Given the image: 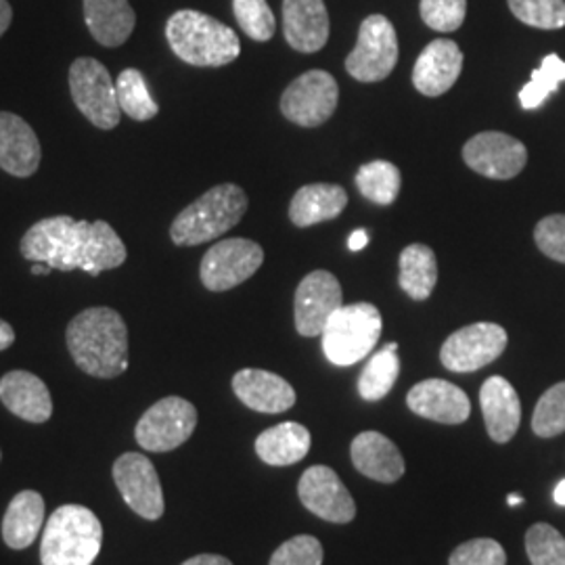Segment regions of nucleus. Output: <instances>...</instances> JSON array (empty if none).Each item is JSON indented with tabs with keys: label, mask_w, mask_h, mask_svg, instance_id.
Listing matches in <instances>:
<instances>
[{
	"label": "nucleus",
	"mask_w": 565,
	"mask_h": 565,
	"mask_svg": "<svg viewBox=\"0 0 565 565\" xmlns=\"http://www.w3.org/2000/svg\"><path fill=\"white\" fill-rule=\"evenodd\" d=\"M323 545L310 534H300L282 543L268 565H323Z\"/></svg>",
	"instance_id": "39"
},
{
	"label": "nucleus",
	"mask_w": 565,
	"mask_h": 565,
	"mask_svg": "<svg viewBox=\"0 0 565 565\" xmlns=\"http://www.w3.org/2000/svg\"><path fill=\"white\" fill-rule=\"evenodd\" d=\"M343 306L342 285L329 270L306 275L296 289V329L303 338H317Z\"/></svg>",
	"instance_id": "16"
},
{
	"label": "nucleus",
	"mask_w": 565,
	"mask_h": 565,
	"mask_svg": "<svg viewBox=\"0 0 565 565\" xmlns=\"http://www.w3.org/2000/svg\"><path fill=\"white\" fill-rule=\"evenodd\" d=\"M0 401L30 424H44L53 415V398L41 377L28 371H11L0 380Z\"/></svg>",
	"instance_id": "24"
},
{
	"label": "nucleus",
	"mask_w": 565,
	"mask_h": 565,
	"mask_svg": "<svg viewBox=\"0 0 565 565\" xmlns=\"http://www.w3.org/2000/svg\"><path fill=\"white\" fill-rule=\"evenodd\" d=\"M116 93H118L121 114H126L132 120H153L160 114V107L153 102L145 76L135 67L124 70L118 76Z\"/></svg>",
	"instance_id": "32"
},
{
	"label": "nucleus",
	"mask_w": 565,
	"mask_h": 565,
	"mask_svg": "<svg viewBox=\"0 0 565 565\" xmlns=\"http://www.w3.org/2000/svg\"><path fill=\"white\" fill-rule=\"evenodd\" d=\"M507 331L497 323L467 324L455 331L440 350V361L452 373H473L505 352Z\"/></svg>",
	"instance_id": "12"
},
{
	"label": "nucleus",
	"mask_w": 565,
	"mask_h": 565,
	"mask_svg": "<svg viewBox=\"0 0 565 565\" xmlns=\"http://www.w3.org/2000/svg\"><path fill=\"white\" fill-rule=\"evenodd\" d=\"M366 243H369V233H366L364 228H359V231H354V233L350 235L348 249H350V252H361V249L366 247Z\"/></svg>",
	"instance_id": "44"
},
{
	"label": "nucleus",
	"mask_w": 565,
	"mask_h": 565,
	"mask_svg": "<svg viewBox=\"0 0 565 565\" xmlns=\"http://www.w3.org/2000/svg\"><path fill=\"white\" fill-rule=\"evenodd\" d=\"M233 392L252 411L268 415L285 413L296 404V390L291 384L263 369H242L235 373Z\"/></svg>",
	"instance_id": "21"
},
{
	"label": "nucleus",
	"mask_w": 565,
	"mask_h": 565,
	"mask_svg": "<svg viewBox=\"0 0 565 565\" xmlns=\"http://www.w3.org/2000/svg\"><path fill=\"white\" fill-rule=\"evenodd\" d=\"M398 34L384 15H369L361 23L359 42L345 60V72L359 82H382L398 63Z\"/></svg>",
	"instance_id": "8"
},
{
	"label": "nucleus",
	"mask_w": 565,
	"mask_h": 565,
	"mask_svg": "<svg viewBox=\"0 0 565 565\" xmlns=\"http://www.w3.org/2000/svg\"><path fill=\"white\" fill-rule=\"evenodd\" d=\"M15 343V329L0 319V352Z\"/></svg>",
	"instance_id": "43"
},
{
	"label": "nucleus",
	"mask_w": 565,
	"mask_h": 565,
	"mask_svg": "<svg viewBox=\"0 0 565 565\" xmlns=\"http://www.w3.org/2000/svg\"><path fill=\"white\" fill-rule=\"evenodd\" d=\"M298 494L302 505L324 522L350 524L356 518V503L350 490L327 465H315L303 471Z\"/></svg>",
	"instance_id": "15"
},
{
	"label": "nucleus",
	"mask_w": 565,
	"mask_h": 565,
	"mask_svg": "<svg viewBox=\"0 0 565 565\" xmlns=\"http://www.w3.org/2000/svg\"><path fill=\"white\" fill-rule=\"evenodd\" d=\"M463 160L473 172L492 181L515 179L527 163V149L515 137L488 130L465 142Z\"/></svg>",
	"instance_id": "13"
},
{
	"label": "nucleus",
	"mask_w": 565,
	"mask_h": 565,
	"mask_svg": "<svg viewBox=\"0 0 565 565\" xmlns=\"http://www.w3.org/2000/svg\"><path fill=\"white\" fill-rule=\"evenodd\" d=\"M398 282L411 300L415 302L427 300L434 294V287L438 282L436 252L424 243H411L408 247H404L401 254Z\"/></svg>",
	"instance_id": "29"
},
{
	"label": "nucleus",
	"mask_w": 565,
	"mask_h": 565,
	"mask_svg": "<svg viewBox=\"0 0 565 565\" xmlns=\"http://www.w3.org/2000/svg\"><path fill=\"white\" fill-rule=\"evenodd\" d=\"M310 431L300 424H287L268 427L256 438V452L264 463L273 467H287L302 461L310 452Z\"/></svg>",
	"instance_id": "28"
},
{
	"label": "nucleus",
	"mask_w": 565,
	"mask_h": 565,
	"mask_svg": "<svg viewBox=\"0 0 565 565\" xmlns=\"http://www.w3.org/2000/svg\"><path fill=\"white\" fill-rule=\"evenodd\" d=\"M53 268L49 266V264H42V263H34L32 264V273L34 275H49Z\"/></svg>",
	"instance_id": "47"
},
{
	"label": "nucleus",
	"mask_w": 565,
	"mask_h": 565,
	"mask_svg": "<svg viewBox=\"0 0 565 565\" xmlns=\"http://www.w3.org/2000/svg\"><path fill=\"white\" fill-rule=\"evenodd\" d=\"M565 82V61L551 53L546 55L541 67L532 72V81L520 93V103L524 109H539L543 103L557 93L559 84Z\"/></svg>",
	"instance_id": "33"
},
{
	"label": "nucleus",
	"mask_w": 565,
	"mask_h": 565,
	"mask_svg": "<svg viewBox=\"0 0 565 565\" xmlns=\"http://www.w3.org/2000/svg\"><path fill=\"white\" fill-rule=\"evenodd\" d=\"M450 565H507L503 546L492 539H473L457 546L450 555Z\"/></svg>",
	"instance_id": "40"
},
{
	"label": "nucleus",
	"mask_w": 565,
	"mask_h": 565,
	"mask_svg": "<svg viewBox=\"0 0 565 565\" xmlns=\"http://www.w3.org/2000/svg\"><path fill=\"white\" fill-rule=\"evenodd\" d=\"M534 242L546 258L565 264V214H551L536 224Z\"/></svg>",
	"instance_id": "41"
},
{
	"label": "nucleus",
	"mask_w": 565,
	"mask_h": 565,
	"mask_svg": "<svg viewBox=\"0 0 565 565\" xmlns=\"http://www.w3.org/2000/svg\"><path fill=\"white\" fill-rule=\"evenodd\" d=\"M84 20L93 39L116 49L135 32L137 15L128 0H84Z\"/></svg>",
	"instance_id": "25"
},
{
	"label": "nucleus",
	"mask_w": 565,
	"mask_h": 565,
	"mask_svg": "<svg viewBox=\"0 0 565 565\" xmlns=\"http://www.w3.org/2000/svg\"><path fill=\"white\" fill-rule=\"evenodd\" d=\"M524 503V497L522 494H509L507 497V505L509 507H518Z\"/></svg>",
	"instance_id": "48"
},
{
	"label": "nucleus",
	"mask_w": 565,
	"mask_h": 565,
	"mask_svg": "<svg viewBox=\"0 0 565 565\" xmlns=\"http://www.w3.org/2000/svg\"><path fill=\"white\" fill-rule=\"evenodd\" d=\"M0 457H2V455H0Z\"/></svg>",
	"instance_id": "49"
},
{
	"label": "nucleus",
	"mask_w": 565,
	"mask_h": 565,
	"mask_svg": "<svg viewBox=\"0 0 565 565\" xmlns=\"http://www.w3.org/2000/svg\"><path fill=\"white\" fill-rule=\"evenodd\" d=\"M264 263V249L252 239L233 237L214 243L200 266L203 287L210 291H228L258 273Z\"/></svg>",
	"instance_id": "11"
},
{
	"label": "nucleus",
	"mask_w": 565,
	"mask_h": 565,
	"mask_svg": "<svg viewBox=\"0 0 565 565\" xmlns=\"http://www.w3.org/2000/svg\"><path fill=\"white\" fill-rule=\"evenodd\" d=\"M422 20L436 32H457L467 15V0H422Z\"/></svg>",
	"instance_id": "38"
},
{
	"label": "nucleus",
	"mask_w": 565,
	"mask_h": 565,
	"mask_svg": "<svg viewBox=\"0 0 565 565\" xmlns=\"http://www.w3.org/2000/svg\"><path fill=\"white\" fill-rule=\"evenodd\" d=\"M518 20L539 30H562L565 25V0H507Z\"/></svg>",
	"instance_id": "36"
},
{
	"label": "nucleus",
	"mask_w": 565,
	"mask_h": 565,
	"mask_svg": "<svg viewBox=\"0 0 565 565\" xmlns=\"http://www.w3.org/2000/svg\"><path fill=\"white\" fill-rule=\"evenodd\" d=\"M44 524V499L36 490H23L7 507L2 520V539L7 546L23 551L32 545Z\"/></svg>",
	"instance_id": "27"
},
{
	"label": "nucleus",
	"mask_w": 565,
	"mask_h": 565,
	"mask_svg": "<svg viewBox=\"0 0 565 565\" xmlns=\"http://www.w3.org/2000/svg\"><path fill=\"white\" fill-rule=\"evenodd\" d=\"M401 375V359L398 343L392 342L384 350L375 352L371 361L364 364L359 377V394L366 403H377L385 398Z\"/></svg>",
	"instance_id": "30"
},
{
	"label": "nucleus",
	"mask_w": 565,
	"mask_h": 565,
	"mask_svg": "<svg viewBox=\"0 0 565 565\" xmlns=\"http://www.w3.org/2000/svg\"><path fill=\"white\" fill-rule=\"evenodd\" d=\"M285 41L300 53H317L329 41V13L323 0H282Z\"/></svg>",
	"instance_id": "20"
},
{
	"label": "nucleus",
	"mask_w": 565,
	"mask_h": 565,
	"mask_svg": "<svg viewBox=\"0 0 565 565\" xmlns=\"http://www.w3.org/2000/svg\"><path fill=\"white\" fill-rule=\"evenodd\" d=\"M382 312L369 302L342 306L324 324L321 333L327 361L350 366L366 359L382 338Z\"/></svg>",
	"instance_id": "6"
},
{
	"label": "nucleus",
	"mask_w": 565,
	"mask_h": 565,
	"mask_svg": "<svg viewBox=\"0 0 565 565\" xmlns=\"http://www.w3.org/2000/svg\"><path fill=\"white\" fill-rule=\"evenodd\" d=\"M247 210V195L237 184H216L186 205L170 226L172 242L181 247L214 242L237 226Z\"/></svg>",
	"instance_id": "5"
},
{
	"label": "nucleus",
	"mask_w": 565,
	"mask_h": 565,
	"mask_svg": "<svg viewBox=\"0 0 565 565\" xmlns=\"http://www.w3.org/2000/svg\"><path fill=\"white\" fill-rule=\"evenodd\" d=\"M65 340L74 363L90 377L114 380L128 369V329L111 308L82 310L67 324Z\"/></svg>",
	"instance_id": "2"
},
{
	"label": "nucleus",
	"mask_w": 565,
	"mask_h": 565,
	"mask_svg": "<svg viewBox=\"0 0 565 565\" xmlns=\"http://www.w3.org/2000/svg\"><path fill=\"white\" fill-rule=\"evenodd\" d=\"M181 565H233L223 555H214V553H203V555H195L191 559H186Z\"/></svg>",
	"instance_id": "42"
},
{
	"label": "nucleus",
	"mask_w": 565,
	"mask_h": 565,
	"mask_svg": "<svg viewBox=\"0 0 565 565\" xmlns=\"http://www.w3.org/2000/svg\"><path fill=\"white\" fill-rule=\"evenodd\" d=\"M198 427V408L181 396L153 404L137 424L135 438L149 452H170L184 445Z\"/></svg>",
	"instance_id": "9"
},
{
	"label": "nucleus",
	"mask_w": 565,
	"mask_h": 565,
	"mask_svg": "<svg viewBox=\"0 0 565 565\" xmlns=\"http://www.w3.org/2000/svg\"><path fill=\"white\" fill-rule=\"evenodd\" d=\"M352 463L363 473L382 484L398 482L406 471L398 446L380 431H363L350 446Z\"/></svg>",
	"instance_id": "23"
},
{
	"label": "nucleus",
	"mask_w": 565,
	"mask_h": 565,
	"mask_svg": "<svg viewBox=\"0 0 565 565\" xmlns=\"http://www.w3.org/2000/svg\"><path fill=\"white\" fill-rule=\"evenodd\" d=\"M354 181L364 200L377 205H390L396 202L401 193L403 174L398 166L385 160H375V162L363 163Z\"/></svg>",
	"instance_id": "31"
},
{
	"label": "nucleus",
	"mask_w": 565,
	"mask_h": 565,
	"mask_svg": "<svg viewBox=\"0 0 565 565\" xmlns=\"http://www.w3.org/2000/svg\"><path fill=\"white\" fill-rule=\"evenodd\" d=\"M525 553L532 565H565V539L553 525L534 524L525 532Z\"/></svg>",
	"instance_id": "34"
},
{
	"label": "nucleus",
	"mask_w": 565,
	"mask_h": 565,
	"mask_svg": "<svg viewBox=\"0 0 565 565\" xmlns=\"http://www.w3.org/2000/svg\"><path fill=\"white\" fill-rule=\"evenodd\" d=\"M532 429L541 438H555L565 431V382L548 387L532 415Z\"/></svg>",
	"instance_id": "35"
},
{
	"label": "nucleus",
	"mask_w": 565,
	"mask_h": 565,
	"mask_svg": "<svg viewBox=\"0 0 565 565\" xmlns=\"http://www.w3.org/2000/svg\"><path fill=\"white\" fill-rule=\"evenodd\" d=\"M114 482L137 515L156 522L163 515V490L153 463L141 452H126L114 463Z\"/></svg>",
	"instance_id": "14"
},
{
	"label": "nucleus",
	"mask_w": 565,
	"mask_h": 565,
	"mask_svg": "<svg viewBox=\"0 0 565 565\" xmlns=\"http://www.w3.org/2000/svg\"><path fill=\"white\" fill-rule=\"evenodd\" d=\"M103 525L82 505H63L42 532V565H93L102 553Z\"/></svg>",
	"instance_id": "4"
},
{
	"label": "nucleus",
	"mask_w": 565,
	"mask_h": 565,
	"mask_svg": "<svg viewBox=\"0 0 565 565\" xmlns=\"http://www.w3.org/2000/svg\"><path fill=\"white\" fill-rule=\"evenodd\" d=\"M480 406L488 436L494 443L505 445L518 434L522 424V403L515 387L505 377L494 375L486 380L480 390Z\"/></svg>",
	"instance_id": "22"
},
{
	"label": "nucleus",
	"mask_w": 565,
	"mask_h": 565,
	"mask_svg": "<svg viewBox=\"0 0 565 565\" xmlns=\"http://www.w3.org/2000/svg\"><path fill=\"white\" fill-rule=\"evenodd\" d=\"M340 103L335 78L324 70H310L291 82L281 97L282 116L303 128L329 120Z\"/></svg>",
	"instance_id": "10"
},
{
	"label": "nucleus",
	"mask_w": 565,
	"mask_h": 565,
	"mask_svg": "<svg viewBox=\"0 0 565 565\" xmlns=\"http://www.w3.org/2000/svg\"><path fill=\"white\" fill-rule=\"evenodd\" d=\"M553 499H555V503H557V505L565 507V480H562V482L557 484V488H555Z\"/></svg>",
	"instance_id": "46"
},
{
	"label": "nucleus",
	"mask_w": 565,
	"mask_h": 565,
	"mask_svg": "<svg viewBox=\"0 0 565 565\" xmlns=\"http://www.w3.org/2000/svg\"><path fill=\"white\" fill-rule=\"evenodd\" d=\"M70 90L82 116L102 130H111L120 124V103L116 84L102 61L81 57L70 67Z\"/></svg>",
	"instance_id": "7"
},
{
	"label": "nucleus",
	"mask_w": 565,
	"mask_h": 565,
	"mask_svg": "<svg viewBox=\"0 0 565 565\" xmlns=\"http://www.w3.org/2000/svg\"><path fill=\"white\" fill-rule=\"evenodd\" d=\"M406 404L415 415L436 424L459 425L471 415L467 394L459 385L446 380H425L411 387Z\"/></svg>",
	"instance_id": "18"
},
{
	"label": "nucleus",
	"mask_w": 565,
	"mask_h": 565,
	"mask_svg": "<svg viewBox=\"0 0 565 565\" xmlns=\"http://www.w3.org/2000/svg\"><path fill=\"white\" fill-rule=\"evenodd\" d=\"M463 70V53L459 44L448 39L431 41L413 67V86L425 97H443Z\"/></svg>",
	"instance_id": "17"
},
{
	"label": "nucleus",
	"mask_w": 565,
	"mask_h": 565,
	"mask_svg": "<svg viewBox=\"0 0 565 565\" xmlns=\"http://www.w3.org/2000/svg\"><path fill=\"white\" fill-rule=\"evenodd\" d=\"M348 205V193L340 184L315 182L298 189L289 203V218L300 228L315 224L333 221Z\"/></svg>",
	"instance_id": "26"
},
{
	"label": "nucleus",
	"mask_w": 565,
	"mask_h": 565,
	"mask_svg": "<svg viewBox=\"0 0 565 565\" xmlns=\"http://www.w3.org/2000/svg\"><path fill=\"white\" fill-rule=\"evenodd\" d=\"M11 21H13V9H11V4H9L7 0H0V36L9 30Z\"/></svg>",
	"instance_id": "45"
},
{
	"label": "nucleus",
	"mask_w": 565,
	"mask_h": 565,
	"mask_svg": "<svg viewBox=\"0 0 565 565\" xmlns=\"http://www.w3.org/2000/svg\"><path fill=\"white\" fill-rule=\"evenodd\" d=\"M41 141L28 121L0 111V168L11 177H32L41 166Z\"/></svg>",
	"instance_id": "19"
},
{
	"label": "nucleus",
	"mask_w": 565,
	"mask_h": 565,
	"mask_svg": "<svg viewBox=\"0 0 565 565\" xmlns=\"http://www.w3.org/2000/svg\"><path fill=\"white\" fill-rule=\"evenodd\" d=\"M30 263L49 264L53 270H82L97 277L126 263V245L111 224L86 223L72 216L42 218L28 228L20 245Z\"/></svg>",
	"instance_id": "1"
},
{
	"label": "nucleus",
	"mask_w": 565,
	"mask_h": 565,
	"mask_svg": "<svg viewBox=\"0 0 565 565\" xmlns=\"http://www.w3.org/2000/svg\"><path fill=\"white\" fill-rule=\"evenodd\" d=\"M233 13L252 41L268 42L275 36L277 21L266 0H233Z\"/></svg>",
	"instance_id": "37"
},
{
	"label": "nucleus",
	"mask_w": 565,
	"mask_h": 565,
	"mask_svg": "<svg viewBox=\"0 0 565 565\" xmlns=\"http://www.w3.org/2000/svg\"><path fill=\"white\" fill-rule=\"evenodd\" d=\"M166 39L179 60L195 67H223L242 53L233 28L193 9L177 11L168 20Z\"/></svg>",
	"instance_id": "3"
}]
</instances>
